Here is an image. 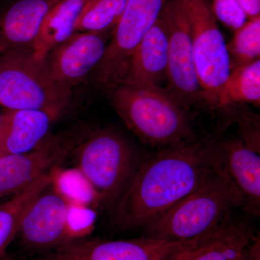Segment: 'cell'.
<instances>
[{
  "label": "cell",
  "mask_w": 260,
  "mask_h": 260,
  "mask_svg": "<svg viewBox=\"0 0 260 260\" xmlns=\"http://www.w3.org/2000/svg\"><path fill=\"white\" fill-rule=\"evenodd\" d=\"M69 205L51 182L24 215L18 232L23 245L32 250L47 251L69 242Z\"/></svg>",
  "instance_id": "obj_13"
},
{
  "label": "cell",
  "mask_w": 260,
  "mask_h": 260,
  "mask_svg": "<svg viewBox=\"0 0 260 260\" xmlns=\"http://www.w3.org/2000/svg\"><path fill=\"white\" fill-rule=\"evenodd\" d=\"M211 6L215 18L232 30L240 28L247 20L239 0H213Z\"/></svg>",
  "instance_id": "obj_25"
},
{
  "label": "cell",
  "mask_w": 260,
  "mask_h": 260,
  "mask_svg": "<svg viewBox=\"0 0 260 260\" xmlns=\"http://www.w3.org/2000/svg\"><path fill=\"white\" fill-rule=\"evenodd\" d=\"M54 121L42 111L5 109L0 118V157L34 150L50 134Z\"/></svg>",
  "instance_id": "obj_16"
},
{
  "label": "cell",
  "mask_w": 260,
  "mask_h": 260,
  "mask_svg": "<svg viewBox=\"0 0 260 260\" xmlns=\"http://www.w3.org/2000/svg\"><path fill=\"white\" fill-rule=\"evenodd\" d=\"M89 133L81 128L49 134L30 151L0 157V200L22 192L59 169Z\"/></svg>",
  "instance_id": "obj_7"
},
{
  "label": "cell",
  "mask_w": 260,
  "mask_h": 260,
  "mask_svg": "<svg viewBox=\"0 0 260 260\" xmlns=\"http://www.w3.org/2000/svg\"><path fill=\"white\" fill-rule=\"evenodd\" d=\"M190 249H187V250L181 251V252L178 253V254H175V255L171 256V257L168 258V259L165 260H186V257H187L188 251L190 250Z\"/></svg>",
  "instance_id": "obj_27"
},
{
  "label": "cell",
  "mask_w": 260,
  "mask_h": 260,
  "mask_svg": "<svg viewBox=\"0 0 260 260\" xmlns=\"http://www.w3.org/2000/svg\"><path fill=\"white\" fill-rule=\"evenodd\" d=\"M229 56L235 64L232 68L249 64L259 59L260 17L249 19L236 30L235 36L228 47Z\"/></svg>",
  "instance_id": "obj_23"
},
{
  "label": "cell",
  "mask_w": 260,
  "mask_h": 260,
  "mask_svg": "<svg viewBox=\"0 0 260 260\" xmlns=\"http://www.w3.org/2000/svg\"><path fill=\"white\" fill-rule=\"evenodd\" d=\"M239 2L248 18L259 17L260 0H239Z\"/></svg>",
  "instance_id": "obj_26"
},
{
  "label": "cell",
  "mask_w": 260,
  "mask_h": 260,
  "mask_svg": "<svg viewBox=\"0 0 260 260\" xmlns=\"http://www.w3.org/2000/svg\"><path fill=\"white\" fill-rule=\"evenodd\" d=\"M0 118H1V113H0Z\"/></svg>",
  "instance_id": "obj_28"
},
{
  "label": "cell",
  "mask_w": 260,
  "mask_h": 260,
  "mask_svg": "<svg viewBox=\"0 0 260 260\" xmlns=\"http://www.w3.org/2000/svg\"><path fill=\"white\" fill-rule=\"evenodd\" d=\"M73 91L58 86L44 61L31 51L0 56V106L5 109L42 111L57 120L71 104Z\"/></svg>",
  "instance_id": "obj_5"
},
{
  "label": "cell",
  "mask_w": 260,
  "mask_h": 260,
  "mask_svg": "<svg viewBox=\"0 0 260 260\" xmlns=\"http://www.w3.org/2000/svg\"><path fill=\"white\" fill-rule=\"evenodd\" d=\"M73 153L76 168L93 188L99 204L112 209L143 160L127 139L112 129L89 133Z\"/></svg>",
  "instance_id": "obj_4"
},
{
  "label": "cell",
  "mask_w": 260,
  "mask_h": 260,
  "mask_svg": "<svg viewBox=\"0 0 260 260\" xmlns=\"http://www.w3.org/2000/svg\"><path fill=\"white\" fill-rule=\"evenodd\" d=\"M216 138L162 149L142 160L127 189L112 208L116 226L142 229L194 191L213 170Z\"/></svg>",
  "instance_id": "obj_1"
},
{
  "label": "cell",
  "mask_w": 260,
  "mask_h": 260,
  "mask_svg": "<svg viewBox=\"0 0 260 260\" xmlns=\"http://www.w3.org/2000/svg\"><path fill=\"white\" fill-rule=\"evenodd\" d=\"M88 0H60L46 15L31 54L44 61L49 51L75 32V27Z\"/></svg>",
  "instance_id": "obj_17"
},
{
  "label": "cell",
  "mask_w": 260,
  "mask_h": 260,
  "mask_svg": "<svg viewBox=\"0 0 260 260\" xmlns=\"http://www.w3.org/2000/svg\"><path fill=\"white\" fill-rule=\"evenodd\" d=\"M169 63L168 32L161 13L130 56L117 84L136 88L161 89Z\"/></svg>",
  "instance_id": "obj_14"
},
{
  "label": "cell",
  "mask_w": 260,
  "mask_h": 260,
  "mask_svg": "<svg viewBox=\"0 0 260 260\" xmlns=\"http://www.w3.org/2000/svg\"><path fill=\"white\" fill-rule=\"evenodd\" d=\"M234 207L237 204L230 186L213 167L194 191L142 229L147 237L171 241L192 240L229 223V215Z\"/></svg>",
  "instance_id": "obj_3"
},
{
  "label": "cell",
  "mask_w": 260,
  "mask_h": 260,
  "mask_svg": "<svg viewBox=\"0 0 260 260\" xmlns=\"http://www.w3.org/2000/svg\"><path fill=\"white\" fill-rule=\"evenodd\" d=\"M56 171L32 183L27 189L15 195L11 199L0 203V258L18 234L20 223L28 207L50 185Z\"/></svg>",
  "instance_id": "obj_19"
},
{
  "label": "cell",
  "mask_w": 260,
  "mask_h": 260,
  "mask_svg": "<svg viewBox=\"0 0 260 260\" xmlns=\"http://www.w3.org/2000/svg\"><path fill=\"white\" fill-rule=\"evenodd\" d=\"M60 0H17L0 16V56L31 51L43 21Z\"/></svg>",
  "instance_id": "obj_15"
},
{
  "label": "cell",
  "mask_w": 260,
  "mask_h": 260,
  "mask_svg": "<svg viewBox=\"0 0 260 260\" xmlns=\"http://www.w3.org/2000/svg\"><path fill=\"white\" fill-rule=\"evenodd\" d=\"M107 45L103 32H74L46 56L48 73L58 86L73 91L96 69Z\"/></svg>",
  "instance_id": "obj_12"
},
{
  "label": "cell",
  "mask_w": 260,
  "mask_h": 260,
  "mask_svg": "<svg viewBox=\"0 0 260 260\" xmlns=\"http://www.w3.org/2000/svg\"><path fill=\"white\" fill-rule=\"evenodd\" d=\"M164 3L165 0H127L95 69V80L102 86L108 90L118 83L135 48L158 20Z\"/></svg>",
  "instance_id": "obj_9"
},
{
  "label": "cell",
  "mask_w": 260,
  "mask_h": 260,
  "mask_svg": "<svg viewBox=\"0 0 260 260\" xmlns=\"http://www.w3.org/2000/svg\"><path fill=\"white\" fill-rule=\"evenodd\" d=\"M127 0H88L75 27V32H104L114 29Z\"/></svg>",
  "instance_id": "obj_21"
},
{
  "label": "cell",
  "mask_w": 260,
  "mask_h": 260,
  "mask_svg": "<svg viewBox=\"0 0 260 260\" xmlns=\"http://www.w3.org/2000/svg\"><path fill=\"white\" fill-rule=\"evenodd\" d=\"M107 90L118 115L145 144L164 149L194 140L182 105L165 90L122 84Z\"/></svg>",
  "instance_id": "obj_2"
},
{
  "label": "cell",
  "mask_w": 260,
  "mask_h": 260,
  "mask_svg": "<svg viewBox=\"0 0 260 260\" xmlns=\"http://www.w3.org/2000/svg\"><path fill=\"white\" fill-rule=\"evenodd\" d=\"M213 166L226 180L237 207L252 215L260 210L259 153L247 146L243 140H217Z\"/></svg>",
  "instance_id": "obj_11"
},
{
  "label": "cell",
  "mask_w": 260,
  "mask_h": 260,
  "mask_svg": "<svg viewBox=\"0 0 260 260\" xmlns=\"http://www.w3.org/2000/svg\"><path fill=\"white\" fill-rule=\"evenodd\" d=\"M161 15L167 25L169 42L168 90L169 95L181 105V102L201 95L190 30L181 0L164 3Z\"/></svg>",
  "instance_id": "obj_10"
},
{
  "label": "cell",
  "mask_w": 260,
  "mask_h": 260,
  "mask_svg": "<svg viewBox=\"0 0 260 260\" xmlns=\"http://www.w3.org/2000/svg\"><path fill=\"white\" fill-rule=\"evenodd\" d=\"M260 102V60L233 69L217 99L218 107L235 103Z\"/></svg>",
  "instance_id": "obj_20"
},
{
  "label": "cell",
  "mask_w": 260,
  "mask_h": 260,
  "mask_svg": "<svg viewBox=\"0 0 260 260\" xmlns=\"http://www.w3.org/2000/svg\"><path fill=\"white\" fill-rule=\"evenodd\" d=\"M251 239L246 229L229 223L189 250L186 260H252L249 252Z\"/></svg>",
  "instance_id": "obj_18"
},
{
  "label": "cell",
  "mask_w": 260,
  "mask_h": 260,
  "mask_svg": "<svg viewBox=\"0 0 260 260\" xmlns=\"http://www.w3.org/2000/svg\"><path fill=\"white\" fill-rule=\"evenodd\" d=\"M95 218L96 214L90 207L70 204L68 228L70 241L78 239L91 232Z\"/></svg>",
  "instance_id": "obj_24"
},
{
  "label": "cell",
  "mask_w": 260,
  "mask_h": 260,
  "mask_svg": "<svg viewBox=\"0 0 260 260\" xmlns=\"http://www.w3.org/2000/svg\"><path fill=\"white\" fill-rule=\"evenodd\" d=\"M210 236L188 241L147 236L112 241L74 239L49 250L39 260H165L199 246Z\"/></svg>",
  "instance_id": "obj_8"
},
{
  "label": "cell",
  "mask_w": 260,
  "mask_h": 260,
  "mask_svg": "<svg viewBox=\"0 0 260 260\" xmlns=\"http://www.w3.org/2000/svg\"><path fill=\"white\" fill-rule=\"evenodd\" d=\"M52 185L70 204L94 207L99 204L97 195L78 168L54 173Z\"/></svg>",
  "instance_id": "obj_22"
},
{
  "label": "cell",
  "mask_w": 260,
  "mask_h": 260,
  "mask_svg": "<svg viewBox=\"0 0 260 260\" xmlns=\"http://www.w3.org/2000/svg\"><path fill=\"white\" fill-rule=\"evenodd\" d=\"M190 30L201 95L212 104L232 68L228 47L217 25L210 0H181Z\"/></svg>",
  "instance_id": "obj_6"
}]
</instances>
